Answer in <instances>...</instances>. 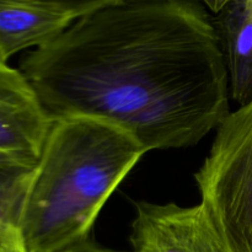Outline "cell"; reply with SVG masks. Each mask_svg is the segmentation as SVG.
<instances>
[{"mask_svg":"<svg viewBox=\"0 0 252 252\" xmlns=\"http://www.w3.org/2000/svg\"><path fill=\"white\" fill-rule=\"evenodd\" d=\"M56 252H130V251H117V250H112V249L105 248V246L96 243L90 235L88 236V238L81 239V240L70 244V245L65 246V248L61 249V250Z\"/></svg>","mask_w":252,"mask_h":252,"instance_id":"9","label":"cell"},{"mask_svg":"<svg viewBox=\"0 0 252 252\" xmlns=\"http://www.w3.org/2000/svg\"><path fill=\"white\" fill-rule=\"evenodd\" d=\"M130 252H225L201 204H135Z\"/></svg>","mask_w":252,"mask_h":252,"instance_id":"5","label":"cell"},{"mask_svg":"<svg viewBox=\"0 0 252 252\" xmlns=\"http://www.w3.org/2000/svg\"><path fill=\"white\" fill-rule=\"evenodd\" d=\"M33 170L0 179V243L14 252H26L20 233V219Z\"/></svg>","mask_w":252,"mask_h":252,"instance_id":"8","label":"cell"},{"mask_svg":"<svg viewBox=\"0 0 252 252\" xmlns=\"http://www.w3.org/2000/svg\"><path fill=\"white\" fill-rule=\"evenodd\" d=\"M0 252H14V251H11L10 249H7L4 244L0 243Z\"/></svg>","mask_w":252,"mask_h":252,"instance_id":"11","label":"cell"},{"mask_svg":"<svg viewBox=\"0 0 252 252\" xmlns=\"http://www.w3.org/2000/svg\"><path fill=\"white\" fill-rule=\"evenodd\" d=\"M34 169H27L22 166L17 161H15L11 158L0 153V179L1 177H11L17 176L20 174H25L27 171H32Z\"/></svg>","mask_w":252,"mask_h":252,"instance_id":"10","label":"cell"},{"mask_svg":"<svg viewBox=\"0 0 252 252\" xmlns=\"http://www.w3.org/2000/svg\"><path fill=\"white\" fill-rule=\"evenodd\" d=\"M204 5L216 12L213 25L228 73L229 93L243 106L252 100V0Z\"/></svg>","mask_w":252,"mask_h":252,"instance_id":"7","label":"cell"},{"mask_svg":"<svg viewBox=\"0 0 252 252\" xmlns=\"http://www.w3.org/2000/svg\"><path fill=\"white\" fill-rule=\"evenodd\" d=\"M108 0H0V62L24 49L47 46Z\"/></svg>","mask_w":252,"mask_h":252,"instance_id":"6","label":"cell"},{"mask_svg":"<svg viewBox=\"0 0 252 252\" xmlns=\"http://www.w3.org/2000/svg\"><path fill=\"white\" fill-rule=\"evenodd\" d=\"M145 153L111 123L54 120L22 206L25 251L56 252L90 236L101 209Z\"/></svg>","mask_w":252,"mask_h":252,"instance_id":"2","label":"cell"},{"mask_svg":"<svg viewBox=\"0 0 252 252\" xmlns=\"http://www.w3.org/2000/svg\"><path fill=\"white\" fill-rule=\"evenodd\" d=\"M20 70L52 120L111 123L150 150L196 145L229 115L213 16L191 0H108Z\"/></svg>","mask_w":252,"mask_h":252,"instance_id":"1","label":"cell"},{"mask_svg":"<svg viewBox=\"0 0 252 252\" xmlns=\"http://www.w3.org/2000/svg\"><path fill=\"white\" fill-rule=\"evenodd\" d=\"M52 125L53 120L22 71L0 62V153L34 169Z\"/></svg>","mask_w":252,"mask_h":252,"instance_id":"4","label":"cell"},{"mask_svg":"<svg viewBox=\"0 0 252 252\" xmlns=\"http://www.w3.org/2000/svg\"><path fill=\"white\" fill-rule=\"evenodd\" d=\"M194 180L225 252H252V100L219 123Z\"/></svg>","mask_w":252,"mask_h":252,"instance_id":"3","label":"cell"}]
</instances>
